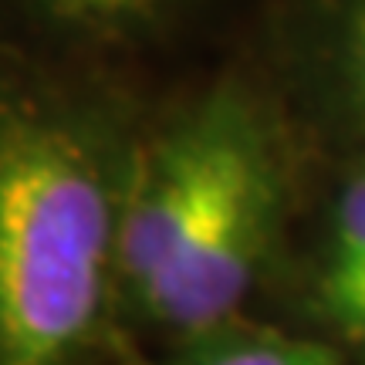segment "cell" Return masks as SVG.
<instances>
[{"mask_svg":"<svg viewBox=\"0 0 365 365\" xmlns=\"http://www.w3.org/2000/svg\"><path fill=\"white\" fill-rule=\"evenodd\" d=\"M139 145L98 102L11 85L0 105V365H98L122 312Z\"/></svg>","mask_w":365,"mask_h":365,"instance_id":"6da1fadb","label":"cell"},{"mask_svg":"<svg viewBox=\"0 0 365 365\" xmlns=\"http://www.w3.org/2000/svg\"><path fill=\"white\" fill-rule=\"evenodd\" d=\"M287 200V149L264 105L173 264L132 308L129 322L173 341L237 322L277 257Z\"/></svg>","mask_w":365,"mask_h":365,"instance_id":"7a4b0ae2","label":"cell"},{"mask_svg":"<svg viewBox=\"0 0 365 365\" xmlns=\"http://www.w3.org/2000/svg\"><path fill=\"white\" fill-rule=\"evenodd\" d=\"M298 308L312 328L308 335L365 365V149L328 196Z\"/></svg>","mask_w":365,"mask_h":365,"instance_id":"3957f363","label":"cell"},{"mask_svg":"<svg viewBox=\"0 0 365 365\" xmlns=\"http://www.w3.org/2000/svg\"><path fill=\"white\" fill-rule=\"evenodd\" d=\"M304 68L318 112L365 143V0H318L304 31Z\"/></svg>","mask_w":365,"mask_h":365,"instance_id":"277c9868","label":"cell"},{"mask_svg":"<svg viewBox=\"0 0 365 365\" xmlns=\"http://www.w3.org/2000/svg\"><path fill=\"white\" fill-rule=\"evenodd\" d=\"M163 365H352L345 355L314 339L291 335L281 328L254 325V322H227L203 335L176 341L173 355Z\"/></svg>","mask_w":365,"mask_h":365,"instance_id":"5b68a950","label":"cell"},{"mask_svg":"<svg viewBox=\"0 0 365 365\" xmlns=\"http://www.w3.org/2000/svg\"><path fill=\"white\" fill-rule=\"evenodd\" d=\"M31 17L65 38L122 41L143 38L170 17L176 0H21Z\"/></svg>","mask_w":365,"mask_h":365,"instance_id":"8992f818","label":"cell"}]
</instances>
